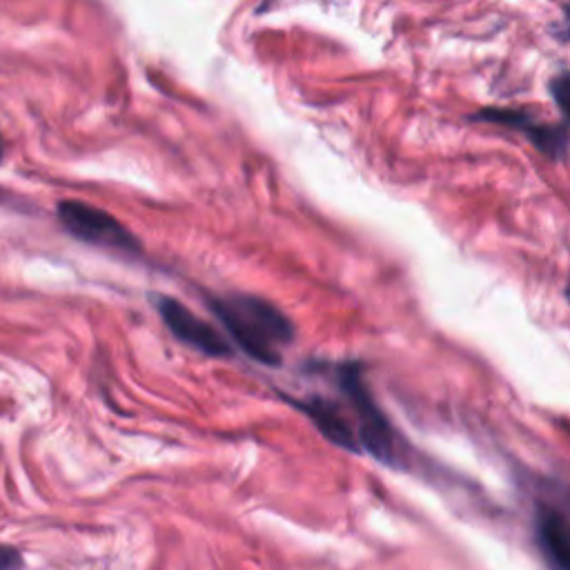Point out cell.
Wrapping results in <instances>:
<instances>
[{
  "label": "cell",
  "mask_w": 570,
  "mask_h": 570,
  "mask_svg": "<svg viewBox=\"0 0 570 570\" xmlns=\"http://www.w3.org/2000/svg\"><path fill=\"white\" fill-rule=\"evenodd\" d=\"M151 305L178 343L214 358H227L234 354L232 343L212 323L196 316L185 303L176 301L174 296L156 292L151 294Z\"/></svg>",
  "instance_id": "4"
},
{
  "label": "cell",
  "mask_w": 570,
  "mask_h": 570,
  "mask_svg": "<svg viewBox=\"0 0 570 570\" xmlns=\"http://www.w3.org/2000/svg\"><path fill=\"white\" fill-rule=\"evenodd\" d=\"M2 154H4V147H2V138H0V160H2Z\"/></svg>",
  "instance_id": "9"
},
{
  "label": "cell",
  "mask_w": 570,
  "mask_h": 570,
  "mask_svg": "<svg viewBox=\"0 0 570 570\" xmlns=\"http://www.w3.org/2000/svg\"><path fill=\"white\" fill-rule=\"evenodd\" d=\"M22 568V554L13 546L0 543V570H20Z\"/></svg>",
  "instance_id": "7"
},
{
  "label": "cell",
  "mask_w": 570,
  "mask_h": 570,
  "mask_svg": "<svg viewBox=\"0 0 570 570\" xmlns=\"http://www.w3.org/2000/svg\"><path fill=\"white\" fill-rule=\"evenodd\" d=\"M474 120H488L501 127H510L523 134L541 154L552 160H563L568 154V127L563 122L552 125L541 120L530 109L514 107H488L472 116Z\"/></svg>",
  "instance_id": "5"
},
{
  "label": "cell",
  "mask_w": 570,
  "mask_h": 570,
  "mask_svg": "<svg viewBox=\"0 0 570 570\" xmlns=\"http://www.w3.org/2000/svg\"><path fill=\"white\" fill-rule=\"evenodd\" d=\"M537 548L550 570H570L568 517L554 503H539L534 512Z\"/></svg>",
  "instance_id": "6"
},
{
  "label": "cell",
  "mask_w": 570,
  "mask_h": 570,
  "mask_svg": "<svg viewBox=\"0 0 570 570\" xmlns=\"http://www.w3.org/2000/svg\"><path fill=\"white\" fill-rule=\"evenodd\" d=\"M566 82H568V76H566V73H559V78H554L552 85H550V94L557 98V105H559L561 111L566 109V98H563V94H566Z\"/></svg>",
  "instance_id": "8"
},
{
  "label": "cell",
  "mask_w": 570,
  "mask_h": 570,
  "mask_svg": "<svg viewBox=\"0 0 570 570\" xmlns=\"http://www.w3.org/2000/svg\"><path fill=\"white\" fill-rule=\"evenodd\" d=\"M207 307L232 336V343L252 361L267 367L283 363V352L294 343L296 327L278 305L256 294L227 292L209 294Z\"/></svg>",
  "instance_id": "2"
},
{
  "label": "cell",
  "mask_w": 570,
  "mask_h": 570,
  "mask_svg": "<svg viewBox=\"0 0 570 570\" xmlns=\"http://www.w3.org/2000/svg\"><path fill=\"white\" fill-rule=\"evenodd\" d=\"M332 394L314 392L289 399L336 448L367 454L383 465L405 468V445L387 414L372 396L358 361L332 363L325 370Z\"/></svg>",
  "instance_id": "1"
},
{
  "label": "cell",
  "mask_w": 570,
  "mask_h": 570,
  "mask_svg": "<svg viewBox=\"0 0 570 570\" xmlns=\"http://www.w3.org/2000/svg\"><path fill=\"white\" fill-rule=\"evenodd\" d=\"M60 225L80 243L116 252L120 256H140V238L125 227L114 214L82 203V200H60L56 207Z\"/></svg>",
  "instance_id": "3"
}]
</instances>
